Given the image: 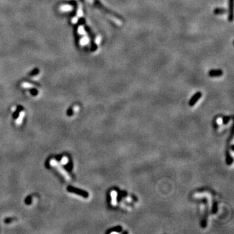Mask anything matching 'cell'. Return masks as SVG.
<instances>
[{
    "label": "cell",
    "instance_id": "8992f818",
    "mask_svg": "<svg viewBox=\"0 0 234 234\" xmlns=\"http://www.w3.org/2000/svg\"><path fill=\"white\" fill-rule=\"evenodd\" d=\"M229 2H230V4H229V6H230V20H232V13H233V0H229Z\"/></svg>",
    "mask_w": 234,
    "mask_h": 234
},
{
    "label": "cell",
    "instance_id": "6da1fadb",
    "mask_svg": "<svg viewBox=\"0 0 234 234\" xmlns=\"http://www.w3.org/2000/svg\"><path fill=\"white\" fill-rule=\"evenodd\" d=\"M50 165H52V166H53V167H55V168H56L59 171V172L61 173V174H63V176H65V178H66V179H70L69 174L66 172V170H65L64 169L63 167H61V166H60L59 164L56 161L54 160V159H52V160L50 161Z\"/></svg>",
    "mask_w": 234,
    "mask_h": 234
},
{
    "label": "cell",
    "instance_id": "277c9868",
    "mask_svg": "<svg viewBox=\"0 0 234 234\" xmlns=\"http://www.w3.org/2000/svg\"><path fill=\"white\" fill-rule=\"evenodd\" d=\"M24 115H25V113H24V112H22V113L20 114V116H19V117L17 118V120H16V124H20L22 122L23 118L24 117Z\"/></svg>",
    "mask_w": 234,
    "mask_h": 234
},
{
    "label": "cell",
    "instance_id": "7a4b0ae2",
    "mask_svg": "<svg viewBox=\"0 0 234 234\" xmlns=\"http://www.w3.org/2000/svg\"><path fill=\"white\" fill-rule=\"evenodd\" d=\"M202 94L200 92L196 93V94L191 98V99L190 102H189V105H190V106H193V105L196 104V102H197V101L200 98Z\"/></svg>",
    "mask_w": 234,
    "mask_h": 234
},
{
    "label": "cell",
    "instance_id": "52a82bcc",
    "mask_svg": "<svg viewBox=\"0 0 234 234\" xmlns=\"http://www.w3.org/2000/svg\"><path fill=\"white\" fill-rule=\"evenodd\" d=\"M68 162V159L66 157H63L61 159V163L63 165H66Z\"/></svg>",
    "mask_w": 234,
    "mask_h": 234
},
{
    "label": "cell",
    "instance_id": "3957f363",
    "mask_svg": "<svg viewBox=\"0 0 234 234\" xmlns=\"http://www.w3.org/2000/svg\"><path fill=\"white\" fill-rule=\"evenodd\" d=\"M211 77H218L222 75V72L220 70H212L209 72Z\"/></svg>",
    "mask_w": 234,
    "mask_h": 234
},
{
    "label": "cell",
    "instance_id": "5b68a950",
    "mask_svg": "<svg viewBox=\"0 0 234 234\" xmlns=\"http://www.w3.org/2000/svg\"><path fill=\"white\" fill-rule=\"evenodd\" d=\"M122 230V227L121 226H116L115 228H113L111 230H109L107 233H110L112 232V231H117V232H120V231H121Z\"/></svg>",
    "mask_w": 234,
    "mask_h": 234
},
{
    "label": "cell",
    "instance_id": "ba28073f",
    "mask_svg": "<svg viewBox=\"0 0 234 234\" xmlns=\"http://www.w3.org/2000/svg\"><path fill=\"white\" fill-rule=\"evenodd\" d=\"M229 120V116H224V117L223 118V122L224 123V124H227Z\"/></svg>",
    "mask_w": 234,
    "mask_h": 234
}]
</instances>
